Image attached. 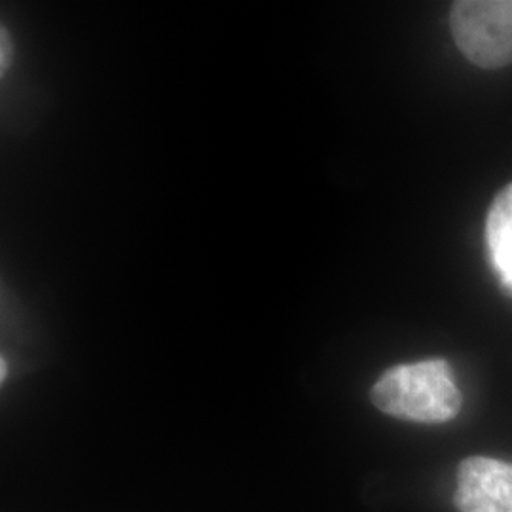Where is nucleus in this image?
<instances>
[{
	"instance_id": "f257e3e1",
	"label": "nucleus",
	"mask_w": 512,
	"mask_h": 512,
	"mask_svg": "<svg viewBox=\"0 0 512 512\" xmlns=\"http://www.w3.org/2000/svg\"><path fill=\"white\" fill-rule=\"evenodd\" d=\"M372 403L399 420L446 423L461 410V393L452 366L444 359H427L385 370L370 391Z\"/></svg>"
},
{
	"instance_id": "f03ea898",
	"label": "nucleus",
	"mask_w": 512,
	"mask_h": 512,
	"mask_svg": "<svg viewBox=\"0 0 512 512\" xmlns=\"http://www.w3.org/2000/svg\"><path fill=\"white\" fill-rule=\"evenodd\" d=\"M461 54L480 69L512 63V0H458L450 14Z\"/></svg>"
},
{
	"instance_id": "7ed1b4c3",
	"label": "nucleus",
	"mask_w": 512,
	"mask_h": 512,
	"mask_svg": "<svg viewBox=\"0 0 512 512\" xmlns=\"http://www.w3.org/2000/svg\"><path fill=\"white\" fill-rule=\"evenodd\" d=\"M459 512H512V463L471 456L458 467Z\"/></svg>"
},
{
	"instance_id": "20e7f679",
	"label": "nucleus",
	"mask_w": 512,
	"mask_h": 512,
	"mask_svg": "<svg viewBox=\"0 0 512 512\" xmlns=\"http://www.w3.org/2000/svg\"><path fill=\"white\" fill-rule=\"evenodd\" d=\"M486 243L495 272L503 285L512 289V183L495 196L488 211Z\"/></svg>"
},
{
	"instance_id": "39448f33",
	"label": "nucleus",
	"mask_w": 512,
	"mask_h": 512,
	"mask_svg": "<svg viewBox=\"0 0 512 512\" xmlns=\"http://www.w3.org/2000/svg\"><path fill=\"white\" fill-rule=\"evenodd\" d=\"M2 50H0V69H2V74L6 73V69H8V65H10V55H12V48H10V37H8V33H6V29H2Z\"/></svg>"
},
{
	"instance_id": "423d86ee",
	"label": "nucleus",
	"mask_w": 512,
	"mask_h": 512,
	"mask_svg": "<svg viewBox=\"0 0 512 512\" xmlns=\"http://www.w3.org/2000/svg\"><path fill=\"white\" fill-rule=\"evenodd\" d=\"M6 378V359H2V380Z\"/></svg>"
}]
</instances>
